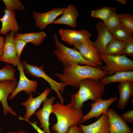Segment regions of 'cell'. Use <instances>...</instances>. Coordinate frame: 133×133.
I'll use <instances>...</instances> for the list:
<instances>
[{
  "label": "cell",
  "mask_w": 133,
  "mask_h": 133,
  "mask_svg": "<svg viewBox=\"0 0 133 133\" xmlns=\"http://www.w3.org/2000/svg\"><path fill=\"white\" fill-rule=\"evenodd\" d=\"M107 75L106 72L100 68L77 64L65 67L62 73H56L54 75L66 86L68 85L77 88L81 81L84 79L100 80Z\"/></svg>",
  "instance_id": "obj_1"
},
{
  "label": "cell",
  "mask_w": 133,
  "mask_h": 133,
  "mask_svg": "<svg viewBox=\"0 0 133 133\" xmlns=\"http://www.w3.org/2000/svg\"><path fill=\"white\" fill-rule=\"evenodd\" d=\"M52 113L57 119L52 127L53 133H66L71 126L81 123L83 116L82 109H76L70 103L64 105L56 102L53 105Z\"/></svg>",
  "instance_id": "obj_2"
},
{
  "label": "cell",
  "mask_w": 133,
  "mask_h": 133,
  "mask_svg": "<svg viewBox=\"0 0 133 133\" xmlns=\"http://www.w3.org/2000/svg\"><path fill=\"white\" fill-rule=\"evenodd\" d=\"M105 85L100 80L84 79L81 82L78 91L70 95V103L75 108L82 109L84 102L89 100L95 102L102 99Z\"/></svg>",
  "instance_id": "obj_3"
},
{
  "label": "cell",
  "mask_w": 133,
  "mask_h": 133,
  "mask_svg": "<svg viewBox=\"0 0 133 133\" xmlns=\"http://www.w3.org/2000/svg\"><path fill=\"white\" fill-rule=\"evenodd\" d=\"M53 38L56 47L53 53L65 68L78 64L100 68L85 59L76 49L69 48L60 43L56 33L53 34Z\"/></svg>",
  "instance_id": "obj_4"
},
{
  "label": "cell",
  "mask_w": 133,
  "mask_h": 133,
  "mask_svg": "<svg viewBox=\"0 0 133 133\" xmlns=\"http://www.w3.org/2000/svg\"><path fill=\"white\" fill-rule=\"evenodd\" d=\"M100 59L105 63L102 67L107 74L111 75L120 71H133V61L126 55L100 54Z\"/></svg>",
  "instance_id": "obj_5"
},
{
  "label": "cell",
  "mask_w": 133,
  "mask_h": 133,
  "mask_svg": "<svg viewBox=\"0 0 133 133\" xmlns=\"http://www.w3.org/2000/svg\"><path fill=\"white\" fill-rule=\"evenodd\" d=\"M21 63L26 74L34 77L41 78L47 82L50 85V89L54 90L56 93L60 100V103L64 104V99L62 95L66 86L64 83L57 82L48 76L44 70L43 64L38 67L37 66L30 65L25 60Z\"/></svg>",
  "instance_id": "obj_6"
},
{
  "label": "cell",
  "mask_w": 133,
  "mask_h": 133,
  "mask_svg": "<svg viewBox=\"0 0 133 133\" xmlns=\"http://www.w3.org/2000/svg\"><path fill=\"white\" fill-rule=\"evenodd\" d=\"M74 47L88 61L98 66H102L103 62L100 59V54L90 38Z\"/></svg>",
  "instance_id": "obj_7"
},
{
  "label": "cell",
  "mask_w": 133,
  "mask_h": 133,
  "mask_svg": "<svg viewBox=\"0 0 133 133\" xmlns=\"http://www.w3.org/2000/svg\"><path fill=\"white\" fill-rule=\"evenodd\" d=\"M15 34L14 32L12 31L5 35L3 53L0 61L17 66L21 62L17 56L15 48Z\"/></svg>",
  "instance_id": "obj_8"
},
{
  "label": "cell",
  "mask_w": 133,
  "mask_h": 133,
  "mask_svg": "<svg viewBox=\"0 0 133 133\" xmlns=\"http://www.w3.org/2000/svg\"><path fill=\"white\" fill-rule=\"evenodd\" d=\"M18 83L16 80L0 81V101L3 108V114L5 116L8 113L15 116H17L12 108L9 105L7 99L9 95L16 89Z\"/></svg>",
  "instance_id": "obj_9"
},
{
  "label": "cell",
  "mask_w": 133,
  "mask_h": 133,
  "mask_svg": "<svg viewBox=\"0 0 133 133\" xmlns=\"http://www.w3.org/2000/svg\"><path fill=\"white\" fill-rule=\"evenodd\" d=\"M117 99V97L115 96L106 100L100 99L93 103H90L91 109L87 114L83 116L81 123H83L93 118L98 119L101 115L106 114L109 106Z\"/></svg>",
  "instance_id": "obj_10"
},
{
  "label": "cell",
  "mask_w": 133,
  "mask_h": 133,
  "mask_svg": "<svg viewBox=\"0 0 133 133\" xmlns=\"http://www.w3.org/2000/svg\"><path fill=\"white\" fill-rule=\"evenodd\" d=\"M17 68L19 72V80L16 89L9 97V100L13 99L19 93L22 91H24L29 95L36 92L38 85L37 82L30 80L27 78L24 74L21 62L17 66Z\"/></svg>",
  "instance_id": "obj_11"
},
{
  "label": "cell",
  "mask_w": 133,
  "mask_h": 133,
  "mask_svg": "<svg viewBox=\"0 0 133 133\" xmlns=\"http://www.w3.org/2000/svg\"><path fill=\"white\" fill-rule=\"evenodd\" d=\"M58 33L62 40L74 46L90 38L91 36V33L85 29L76 30L60 29Z\"/></svg>",
  "instance_id": "obj_12"
},
{
  "label": "cell",
  "mask_w": 133,
  "mask_h": 133,
  "mask_svg": "<svg viewBox=\"0 0 133 133\" xmlns=\"http://www.w3.org/2000/svg\"><path fill=\"white\" fill-rule=\"evenodd\" d=\"M55 100V98L54 96L47 98L43 102L42 108L35 113L40 122L39 127L40 129L42 128V131L45 133H52L49 128V118L50 115L52 113V106Z\"/></svg>",
  "instance_id": "obj_13"
},
{
  "label": "cell",
  "mask_w": 133,
  "mask_h": 133,
  "mask_svg": "<svg viewBox=\"0 0 133 133\" xmlns=\"http://www.w3.org/2000/svg\"><path fill=\"white\" fill-rule=\"evenodd\" d=\"M65 8L63 7L54 8L44 13L33 11V14L35 26L40 30L44 29L48 25L53 23L58 16L62 14Z\"/></svg>",
  "instance_id": "obj_14"
},
{
  "label": "cell",
  "mask_w": 133,
  "mask_h": 133,
  "mask_svg": "<svg viewBox=\"0 0 133 133\" xmlns=\"http://www.w3.org/2000/svg\"><path fill=\"white\" fill-rule=\"evenodd\" d=\"M106 114L110 133H133V130L115 110L109 108Z\"/></svg>",
  "instance_id": "obj_15"
},
{
  "label": "cell",
  "mask_w": 133,
  "mask_h": 133,
  "mask_svg": "<svg viewBox=\"0 0 133 133\" xmlns=\"http://www.w3.org/2000/svg\"><path fill=\"white\" fill-rule=\"evenodd\" d=\"M50 90V89L47 88L42 93L35 98L33 97L32 93L31 94L26 101L20 103L21 105L24 106L26 108L24 119L29 120L35 114L42 103L47 98Z\"/></svg>",
  "instance_id": "obj_16"
},
{
  "label": "cell",
  "mask_w": 133,
  "mask_h": 133,
  "mask_svg": "<svg viewBox=\"0 0 133 133\" xmlns=\"http://www.w3.org/2000/svg\"><path fill=\"white\" fill-rule=\"evenodd\" d=\"M96 28L98 35L95 41L93 42V44L100 54H105L107 45L113 38L110 31L103 22L98 23Z\"/></svg>",
  "instance_id": "obj_17"
},
{
  "label": "cell",
  "mask_w": 133,
  "mask_h": 133,
  "mask_svg": "<svg viewBox=\"0 0 133 133\" xmlns=\"http://www.w3.org/2000/svg\"><path fill=\"white\" fill-rule=\"evenodd\" d=\"M4 14L0 18L2 23L0 29V34L6 35L10 31H13L15 34L17 33L19 29L18 24L16 17L15 11L8 10L6 9L3 10Z\"/></svg>",
  "instance_id": "obj_18"
},
{
  "label": "cell",
  "mask_w": 133,
  "mask_h": 133,
  "mask_svg": "<svg viewBox=\"0 0 133 133\" xmlns=\"http://www.w3.org/2000/svg\"><path fill=\"white\" fill-rule=\"evenodd\" d=\"M83 133H110L107 115L105 113L102 115L94 122L87 125L78 124Z\"/></svg>",
  "instance_id": "obj_19"
},
{
  "label": "cell",
  "mask_w": 133,
  "mask_h": 133,
  "mask_svg": "<svg viewBox=\"0 0 133 133\" xmlns=\"http://www.w3.org/2000/svg\"><path fill=\"white\" fill-rule=\"evenodd\" d=\"M79 16L76 7L73 4H71L66 7L62 16L55 20L53 23L55 24L65 25L75 28L77 27V20Z\"/></svg>",
  "instance_id": "obj_20"
},
{
  "label": "cell",
  "mask_w": 133,
  "mask_h": 133,
  "mask_svg": "<svg viewBox=\"0 0 133 133\" xmlns=\"http://www.w3.org/2000/svg\"><path fill=\"white\" fill-rule=\"evenodd\" d=\"M118 88L119 93L118 107L123 109L133 95V82L127 81L119 83Z\"/></svg>",
  "instance_id": "obj_21"
},
{
  "label": "cell",
  "mask_w": 133,
  "mask_h": 133,
  "mask_svg": "<svg viewBox=\"0 0 133 133\" xmlns=\"http://www.w3.org/2000/svg\"><path fill=\"white\" fill-rule=\"evenodd\" d=\"M47 36L45 32L41 31L24 33H17L15 34L14 38L22 40L27 43L31 42L34 45L39 46L43 42Z\"/></svg>",
  "instance_id": "obj_22"
},
{
  "label": "cell",
  "mask_w": 133,
  "mask_h": 133,
  "mask_svg": "<svg viewBox=\"0 0 133 133\" xmlns=\"http://www.w3.org/2000/svg\"><path fill=\"white\" fill-rule=\"evenodd\" d=\"M105 85L111 83L129 81L133 82V71H124L117 72L110 76H105L101 80Z\"/></svg>",
  "instance_id": "obj_23"
},
{
  "label": "cell",
  "mask_w": 133,
  "mask_h": 133,
  "mask_svg": "<svg viewBox=\"0 0 133 133\" xmlns=\"http://www.w3.org/2000/svg\"><path fill=\"white\" fill-rule=\"evenodd\" d=\"M126 42L113 39L107 45L105 54L121 55Z\"/></svg>",
  "instance_id": "obj_24"
},
{
  "label": "cell",
  "mask_w": 133,
  "mask_h": 133,
  "mask_svg": "<svg viewBox=\"0 0 133 133\" xmlns=\"http://www.w3.org/2000/svg\"><path fill=\"white\" fill-rule=\"evenodd\" d=\"M110 31L113 39L124 42L133 40L132 34L120 25Z\"/></svg>",
  "instance_id": "obj_25"
},
{
  "label": "cell",
  "mask_w": 133,
  "mask_h": 133,
  "mask_svg": "<svg viewBox=\"0 0 133 133\" xmlns=\"http://www.w3.org/2000/svg\"><path fill=\"white\" fill-rule=\"evenodd\" d=\"M119 24L130 33H133V16L129 14H117Z\"/></svg>",
  "instance_id": "obj_26"
},
{
  "label": "cell",
  "mask_w": 133,
  "mask_h": 133,
  "mask_svg": "<svg viewBox=\"0 0 133 133\" xmlns=\"http://www.w3.org/2000/svg\"><path fill=\"white\" fill-rule=\"evenodd\" d=\"M15 76V69L9 64L0 69V81L16 80Z\"/></svg>",
  "instance_id": "obj_27"
},
{
  "label": "cell",
  "mask_w": 133,
  "mask_h": 133,
  "mask_svg": "<svg viewBox=\"0 0 133 133\" xmlns=\"http://www.w3.org/2000/svg\"><path fill=\"white\" fill-rule=\"evenodd\" d=\"M112 8L110 7H105L99 9L93 10L91 11V15L93 17L101 19L104 22L110 15Z\"/></svg>",
  "instance_id": "obj_28"
},
{
  "label": "cell",
  "mask_w": 133,
  "mask_h": 133,
  "mask_svg": "<svg viewBox=\"0 0 133 133\" xmlns=\"http://www.w3.org/2000/svg\"><path fill=\"white\" fill-rule=\"evenodd\" d=\"M106 27L110 31L117 27L119 24L117 14L116 13V9L113 8L109 16L103 22Z\"/></svg>",
  "instance_id": "obj_29"
},
{
  "label": "cell",
  "mask_w": 133,
  "mask_h": 133,
  "mask_svg": "<svg viewBox=\"0 0 133 133\" xmlns=\"http://www.w3.org/2000/svg\"><path fill=\"white\" fill-rule=\"evenodd\" d=\"M7 10L13 11L24 10V5L19 0H3Z\"/></svg>",
  "instance_id": "obj_30"
},
{
  "label": "cell",
  "mask_w": 133,
  "mask_h": 133,
  "mask_svg": "<svg viewBox=\"0 0 133 133\" xmlns=\"http://www.w3.org/2000/svg\"><path fill=\"white\" fill-rule=\"evenodd\" d=\"M27 43L24 41L18 39H15L14 46L17 57L20 59L22 52Z\"/></svg>",
  "instance_id": "obj_31"
},
{
  "label": "cell",
  "mask_w": 133,
  "mask_h": 133,
  "mask_svg": "<svg viewBox=\"0 0 133 133\" xmlns=\"http://www.w3.org/2000/svg\"><path fill=\"white\" fill-rule=\"evenodd\" d=\"M127 55L130 57H133V40L125 42L122 52L121 55Z\"/></svg>",
  "instance_id": "obj_32"
},
{
  "label": "cell",
  "mask_w": 133,
  "mask_h": 133,
  "mask_svg": "<svg viewBox=\"0 0 133 133\" xmlns=\"http://www.w3.org/2000/svg\"><path fill=\"white\" fill-rule=\"evenodd\" d=\"M122 118L126 122L133 123V110H129L123 114L121 116Z\"/></svg>",
  "instance_id": "obj_33"
},
{
  "label": "cell",
  "mask_w": 133,
  "mask_h": 133,
  "mask_svg": "<svg viewBox=\"0 0 133 133\" xmlns=\"http://www.w3.org/2000/svg\"><path fill=\"white\" fill-rule=\"evenodd\" d=\"M18 117L19 120H25L29 123L38 133H45L37 126L38 123L36 121H34L33 122H32L29 120L25 119L20 116H18Z\"/></svg>",
  "instance_id": "obj_34"
},
{
  "label": "cell",
  "mask_w": 133,
  "mask_h": 133,
  "mask_svg": "<svg viewBox=\"0 0 133 133\" xmlns=\"http://www.w3.org/2000/svg\"><path fill=\"white\" fill-rule=\"evenodd\" d=\"M66 133H83V132L80 127L74 125L71 126Z\"/></svg>",
  "instance_id": "obj_35"
},
{
  "label": "cell",
  "mask_w": 133,
  "mask_h": 133,
  "mask_svg": "<svg viewBox=\"0 0 133 133\" xmlns=\"http://www.w3.org/2000/svg\"><path fill=\"white\" fill-rule=\"evenodd\" d=\"M5 41V38L3 36H0V56L2 54Z\"/></svg>",
  "instance_id": "obj_36"
},
{
  "label": "cell",
  "mask_w": 133,
  "mask_h": 133,
  "mask_svg": "<svg viewBox=\"0 0 133 133\" xmlns=\"http://www.w3.org/2000/svg\"><path fill=\"white\" fill-rule=\"evenodd\" d=\"M7 133H28L22 130H20L17 131H9Z\"/></svg>",
  "instance_id": "obj_37"
},
{
  "label": "cell",
  "mask_w": 133,
  "mask_h": 133,
  "mask_svg": "<svg viewBox=\"0 0 133 133\" xmlns=\"http://www.w3.org/2000/svg\"><path fill=\"white\" fill-rule=\"evenodd\" d=\"M116 0L124 5L126 3V1L125 0Z\"/></svg>",
  "instance_id": "obj_38"
},
{
  "label": "cell",
  "mask_w": 133,
  "mask_h": 133,
  "mask_svg": "<svg viewBox=\"0 0 133 133\" xmlns=\"http://www.w3.org/2000/svg\"><path fill=\"white\" fill-rule=\"evenodd\" d=\"M1 127H0V133H1Z\"/></svg>",
  "instance_id": "obj_39"
},
{
  "label": "cell",
  "mask_w": 133,
  "mask_h": 133,
  "mask_svg": "<svg viewBox=\"0 0 133 133\" xmlns=\"http://www.w3.org/2000/svg\"><path fill=\"white\" fill-rule=\"evenodd\" d=\"M0 57H1V56H0Z\"/></svg>",
  "instance_id": "obj_40"
}]
</instances>
